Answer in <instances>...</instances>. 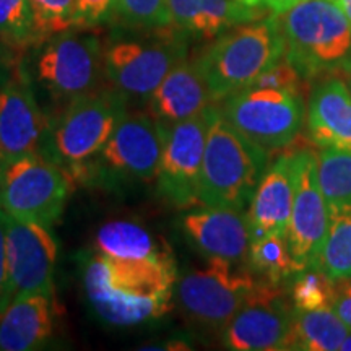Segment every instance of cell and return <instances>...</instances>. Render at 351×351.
<instances>
[{
    "label": "cell",
    "instance_id": "3",
    "mask_svg": "<svg viewBox=\"0 0 351 351\" xmlns=\"http://www.w3.org/2000/svg\"><path fill=\"white\" fill-rule=\"evenodd\" d=\"M91 29L73 26L34 44L21 57V77L52 103L64 106L99 90L104 46Z\"/></svg>",
    "mask_w": 351,
    "mask_h": 351
},
{
    "label": "cell",
    "instance_id": "34",
    "mask_svg": "<svg viewBox=\"0 0 351 351\" xmlns=\"http://www.w3.org/2000/svg\"><path fill=\"white\" fill-rule=\"evenodd\" d=\"M7 218L8 213L0 208V314L13 301L10 287V271H8V251H7Z\"/></svg>",
    "mask_w": 351,
    "mask_h": 351
},
{
    "label": "cell",
    "instance_id": "36",
    "mask_svg": "<svg viewBox=\"0 0 351 351\" xmlns=\"http://www.w3.org/2000/svg\"><path fill=\"white\" fill-rule=\"evenodd\" d=\"M332 309L351 330V278L337 280Z\"/></svg>",
    "mask_w": 351,
    "mask_h": 351
},
{
    "label": "cell",
    "instance_id": "40",
    "mask_svg": "<svg viewBox=\"0 0 351 351\" xmlns=\"http://www.w3.org/2000/svg\"><path fill=\"white\" fill-rule=\"evenodd\" d=\"M340 351H351V330L348 332V335L345 337V340L341 341Z\"/></svg>",
    "mask_w": 351,
    "mask_h": 351
},
{
    "label": "cell",
    "instance_id": "13",
    "mask_svg": "<svg viewBox=\"0 0 351 351\" xmlns=\"http://www.w3.org/2000/svg\"><path fill=\"white\" fill-rule=\"evenodd\" d=\"M295 307L282 285L261 280L241 309L223 327V345L234 351L288 350Z\"/></svg>",
    "mask_w": 351,
    "mask_h": 351
},
{
    "label": "cell",
    "instance_id": "1",
    "mask_svg": "<svg viewBox=\"0 0 351 351\" xmlns=\"http://www.w3.org/2000/svg\"><path fill=\"white\" fill-rule=\"evenodd\" d=\"M174 283L173 258L127 261L98 254L85 270L88 300L114 326H135L169 313Z\"/></svg>",
    "mask_w": 351,
    "mask_h": 351
},
{
    "label": "cell",
    "instance_id": "5",
    "mask_svg": "<svg viewBox=\"0 0 351 351\" xmlns=\"http://www.w3.org/2000/svg\"><path fill=\"white\" fill-rule=\"evenodd\" d=\"M125 99L111 88L70 101L49 121L39 153L62 168L70 179H82L88 165L127 117Z\"/></svg>",
    "mask_w": 351,
    "mask_h": 351
},
{
    "label": "cell",
    "instance_id": "2",
    "mask_svg": "<svg viewBox=\"0 0 351 351\" xmlns=\"http://www.w3.org/2000/svg\"><path fill=\"white\" fill-rule=\"evenodd\" d=\"M287 54L276 13L234 26L195 57L213 103L251 88Z\"/></svg>",
    "mask_w": 351,
    "mask_h": 351
},
{
    "label": "cell",
    "instance_id": "19",
    "mask_svg": "<svg viewBox=\"0 0 351 351\" xmlns=\"http://www.w3.org/2000/svg\"><path fill=\"white\" fill-rule=\"evenodd\" d=\"M306 124L319 148L351 152V91L343 78L327 75L314 86Z\"/></svg>",
    "mask_w": 351,
    "mask_h": 351
},
{
    "label": "cell",
    "instance_id": "38",
    "mask_svg": "<svg viewBox=\"0 0 351 351\" xmlns=\"http://www.w3.org/2000/svg\"><path fill=\"white\" fill-rule=\"evenodd\" d=\"M335 2H337V5L341 8V12L345 13L346 20H348L351 25V0H335Z\"/></svg>",
    "mask_w": 351,
    "mask_h": 351
},
{
    "label": "cell",
    "instance_id": "32",
    "mask_svg": "<svg viewBox=\"0 0 351 351\" xmlns=\"http://www.w3.org/2000/svg\"><path fill=\"white\" fill-rule=\"evenodd\" d=\"M304 82L301 78L298 70L288 62L287 57H283L280 62H276L274 67H270L267 72H263L257 78L252 86L261 88H282V90L301 91V83Z\"/></svg>",
    "mask_w": 351,
    "mask_h": 351
},
{
    "label": "cell",
    "instance_id": "30",
    "mask_svg": "<svg viewBox=\"0 0 351 351\" xmlns=\"http://www.w3.org/2000/svg\"><path fill=\"white\" fill-rule=\"evenodd\" d=\"M109 23L125 28H165L171 25L168 0H116Z\"/></svg>",
    "mask_w": 351,
    "mask_h": 351
},
{
    "label": "cell",
    "instance_id": "20",
    "mask_svg": "<svg viewBox=\"0 0 351 351\" xmlns=\"http://www.w3.org/2000/svg\"><path fill=\"white\" fill-rule=\"evenodd\" d=\"M171 25L189 39L210 41L234 26L261 20L269 8L251 7L239 0H168Z\"/></svg>",
    "mask_w": 351,
    "mask_h": 351
},
{
    "label": "cell",
    "instance_id": "8",
    "mask_svg": "<svg viewBox=\"0 0 351 351\" xmlns=\"http://www.w3.org/2000/svg\"><path fill=\"white\" fill-rule=\"evenodd\" d=\"M225 119L267 152L287 148L301 134L306 108L301 91L251 86L223 99Z\"/></svg>",
    "mask_w": 351,
    "mask_h": 351
},
{
    "label": "cell",
    "instance_id": "29",
    "mask_svg": "<svg viewBox=\"0 0 351 351\" xmlns=\"http://www.w3.org/2000/svg\"><path fill=\"white\" fill-rule=\"evenodd\" d=\"M0 39L25 52L36 44L28 0H0Z\"/></svg>",
    "mask_w": 351,
    "mask_h": 351
},
{
    "label": "cell",
    "instance_id": "21",
    "mask_svg": "<svg viewBox=\"0 0 351 351\" xmlns=\"http://www.w3.org/2000/svg\"><path fill=\"white\" fill-rule=\"evenodd\" d=\"M212 103L195 57H186L153 91L148 98V109L152 116L168 129L179 122L192 119Z\"/></svg>",
    "mask_w": 351,
    "mask_h": 351
},
{
    "label": "cell",
    "instance_id": "33",
    "mask_svg": "<svg viewBox=\"0 0 351 351\" xmlns=\"http://www.w3.org/2000/svg\"><path fill=\"white\" fill-rule=\"evenodd\" d=\"M116 0H77L75 26L96 28L109 23Z\"/></svg>",
    "mask_w": 351,
    "mask_h": 351
},
{
    "label": "cell",
    "instance_id": "4",
    "mask_svg": "<svg viewBox=\"0 0 351 351\" xmlns=\"http://www.w3.org/2000/svg\"><path fill=\"white\" fill-rule=\"evenodd\" d=\"M269 166L270 152L241 134L213 106L200 173V204L244 212Z\"/></svg>",
    "mask_w": 351,
    "mask_h": 351
},
{
    "label": "cell",
    "instance_id": "31",
    "mask_svg": "<svg viewBox=\"0 0 351 351\" xmlns=\"http://www.w3.org/2000/svg\"><path fill=\"white\" fill-rule=\"evenodd\" d=\"M33 12L36 44L75 26L77 0H28Z\"/></svg>",
    "mask_w": 351,
    "mask_h": 351
},
{
    "label": "cell",
    "instance_id": "17",
    "mask_svg": "<svg viewBox=\"0 0 351 351\" xmlns=\"http://www.w3.org/2000/svg\"><path fill=\"white\" fill-rule=\"evenodd\" d=\"M298 163V152H288L267 168L245 213L251 241L269 234L287 236L295 200Z\"/></svg>",
    "mask_w": 351,
    "mask_h": 351
},
{
    "label": "cell",
    "instance_id": "11",
    "mask_svg": "<svg viewBox=\"0 0 351 351\" xmlns=\"http://www.w3.org/2000/svg\"><path fill=\"white\" fill-rule=\"evenodd\" d=\"M165 134L166 129L152 114H127L82 179L101 176L109 181H152L160 168Z\"/></svg>",
    "mask_w": 351,
    "mask_h": 351
},
{
    "label": "cell",
    "instance_id": "41",
    "mask_svg": "<svg viewBox=\"0 0 351 351\" xmlns=\"http://www.w3.org/2000/svg\"><path fill=\"white\" fill-rule=\"evenodd\" d=\"M239 2L245 3V5H251V7H261L263 5L262 0H239Z\"/></svg>",
    "mask_w": 351,
    "mask_h": 351
},
{
    "label": "cell",
    "instance_id": "35",
    "mask_svg": "<svg viewBox=\"0 0 351 351\" xmlns=\"http://www.w3.org/2000/svg\"><path fill=\"white\" fill-rule=\"evenodd\" d=\"M21 57L23 52L0 39V88L10 85L21 77Z\"/></svg>",
    "mask_w": 351,
    "mask_h": 351
},
{
    "label": "cell",
    "instance_id": "7",
    "mask_svg": "<svg viewBox=\"0 0 351 351\" xmlns=\"http://www.w3.org/2000/svg\"><path fill=\"white\" fill-rule=\"evenodd\" d=\"M189 41L173 25L119 26L104 47V78L124 96L148 99L171 70L189 57Z\"/></svg>",
    "mask_w": 351,
    "mask_h": 351
},
{
    "label": "cell",
    "instance_id": "28",
    "mask_svg": "<svg viewBox=\"0 0 351 351\" xmlns=\"http://www.w3.org/2000/svg\"><path fill=\"white\" fill-rule=\"evenodd\" d=\"M335 280L320 269L309 267L291 276L288 295L298 311L327 309L335 300Z\"/></svg>",
    "mask_w": 351,
    "mask_h": 351
},
{
    "label": "cell",
    "instance_id": "42",
    "mask_svg": "<svg viewBox=\"0 0 351 351\" xmlns=\"http://www.w3.org/2000/svg\"><path fill=\"white\" fill-rule=\"evenodd\" d=\"M350 86H351V82H350Z\"/></svg>",
    "mask_w": 351,
    "mask_h": 351
},
{
    "label": "cell",
    "instance_id": "23",
    "mask_svg": "<svg viewBox=\"0 0 351 351\" xmlns=\"http://www.w3.org/2000/svg\"><path fill=\"white\" fill-rule=\"evenodd\" d=\"M96 249L101 256L127 261H168L171 254L147 228L127 219H114L96 232Z\"/></svg>",
    "mask_w": 351,
    "mask_h": 351
},
{
    "label": "cell",
    "instance_id": "9",
    "mask_svg": "<svg viewBox=\"0 0 351 351\" xmlns=\"http://www.w3.org/2000/svg\"><path fill=\"white\" fill-rule=\"evenodd\" d=\"M72 179L41 153H26L8 161L0 179V208L12 217L49 228L62 215Z\"/></svg>",
    "mask_w": 351,
    "mask_h": 351
},
{
    "label": "cell",
    "instance_id": "16",
    "mask_svg": "<svg viewBox=\"0 0 351 351\" xmlns=\"http://www.w3.org/2000/svg\"><path fill=\"white\" fill-rule=\"evenodd\" d=\"M189 243L207 258L241 263L247 261L251 232L244 212L202 205L182 217Z\"/></svg>",
    "mask_w": 351,
    "mask_h": 351
},
{
    "label": "cell",
    "instance_id": "6",
    "mask_svg": "<svg viewBox=\"0 0 351 351\" xmlns=\"http://www.w3.org/2000/svg\"><path fill=\"white\" fill-rule=\"evenodd\" d=\"M276 16L285 57L302 80L351 72V25L335 0H304Z\"/></svg>",
    "mask_w": 351,
    "mask_h": 351
},
{
    "label": "cell",
    "instance_id": "10",
    "mask_svg": "<svg viewBox=\"0 0 351 351\" xmlns=\"http://www.w3.org/2000/svg\"><path fill=\"white\" fill-rule=\"evenodd\" d=\"M236 263L208 258V265L191 270L179 278L176 295L189 317L208 327H225L258 287L249 269H236Z\"/></svg>",
    "mask_w": 351,
    "mask_h": 351
},
{
    "label": "cell",
    "instance_id": "26",
    "mask_svg": "<svg viewBox=\"0 0 351 351\" xmlns=\"http://www.w3.org/2000/svg\"><path fill=\"white\" fill-rule=\"evenodd\" d=\"M315 269L335 282L351 278V205L330 208V223Z\"/></svg>",
    "mask_w": 351,
    "mask_h": 351
},
{
    "label": "cell",
    "instance_id": "27",
    "mask_svg": "<svg viewBox=\"0 0 351 351\" xmlns=\"http://www.w3.org/2000/svg\"><path fill=\"white\" fill-rule=\"evenodd\" d=\"M317 171L328 208L351 205V152L320 148Z\"/></svg>",
    "mask_w": 351,
    "mask_h": 351
},
{
    "label": "cell",
    "instance_id": "37",
    "mask_svg": "<svg viewBox=\"0 0 351 351\" xmlns=\"http://www.w3.org/2000/svg\"><path fill=\"white\" fill-rule=\"evenodd\" d=\"M262 2L263 7L269 8L271 13H283L300 2H304V0H262Z\"/></svg>",
    "mask_w": 351,
    "mask_h": 351
},
{
    "label": "cell",
    "instance_id": "25",
    "mask_svg": "<svg viewBox=\"0 0 351 351\" xmlns=\"http://www.w3.org/2000/svg\"><path fill=\"white\" fill-rule=\"evenodd\" d=\"M247 265L257 278L271 285H282L298 271H301L289 252L287 236L276 234L262 236L251 241Z\"/></svg>",
    "mask_w": 351,
    "mask_h": 351
},
{
    "label": "cell",
    "instance_id": "18",
    "mask_svg": "<svg viewBox=\"0 0 351 351\" xmlns=\"http://www.w3.org/2000/svg\"><path fill=\"white\" fill-rule=\"evenodd\" d=\"M47 125L49 119L23 77L0 88V148L8 161L26 153H39Z\"/></svg>",
    "mask_w": 351,
    "mask_h": 351
},
{
    "label": "cell",
    "instance_id": "39",
    "mask_svg": "<svg viewBox=\"0 0 351 351\" xmlns=\"http://www.w3.org/2000/svg\"><path fill=\"white\" fill-rule=\"evenodd\" d=\"M7 166H8V158H7L5 153L2 152V148H0V179H2L3 173H5Z\"/></svg>",
    "mask_w": 351,
    "mask_h": 351
},
{
    "label": "cell",
    "instance_id": "24",
    "mask_svg": "<svg viewBox=\"0 0 351 351\" xmlns=\"http://www.w3.org/2000/svg\"><path fill=\"white\" fill-rule=\"evenodd\" d=\"M350 328L332 307L327 309H295L288 350L335 351L348 335Z\"/></svg>",
    "mask_w": 351,
    "mask_h": 351
},
{
    "label": "cell",
    "instance_id": "22",
    "mask_svg": "<svg viewBox=\"0 0 351 351\" xmlns=\"http://www.w3.org/2000/svg\"><path fill=\"white\" fill-rule=\"evenodd\" d=\"M52 335L51 296H15L0 314V350L29 351L44 345Z\"/></svg>",
    "mask_w": 351,
    "mask_h": 351
},
{
    "label": "cell",
    "instance_id": "12",
    "mask_svg": "<svg viewBox=\"0 0 351 351\" xmlns=\"http://www.w3.org/2000/svg\"><path fill=\"white\" fill-rule=\"evenodd\" d=\"M212 111L210 104L192 119L166 129L156 186L160 195L178 208L200 204V173Z\"/></svg>",
    "mask_w": 351,
    "mask_h": 351
},
{
    "label": "cell",
    "instance_id": "14",
    "mask_svg": "<svg viewBox=\"0 0 351 351\" xmlns=\"http://www.w3.org/2000/svg\"><path fill=\"white\" fill-rule=\"evenodd\" d=\"M298 179L287 241L289 252L301 270L315 267L326 241L330 208L319 182L317 155L311 150L298 152Z\"/></svg>",
    "mask_w": 351,
    "mask_h": 351
},
{
    "label": "cell",
    "instance_id": "15",
    "mask_svg": "<svg viewBox=\"0 0 351 351\" xmlns=\"http://www.w3.org/2000/svg\"><path fill=\"white\" fill-rule=\"evenodd\" d=\"M7 251L13 298L33 293L52 298L57 244L47 226L8 215Z\"/></svg>",
    "mask_w": 351,
    "mask_h": 351
}]
</instances>
